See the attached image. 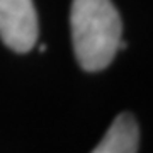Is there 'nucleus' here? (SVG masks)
<instances>
[{
	"label": "nucleus",
	"instance_id": "f257e3e1",
	"mask_svg": "<svg viewBox=\"0 0 153 153\" xmlns=\"http://www.w3.org/2000/svg\"><path fill=\"white\" fill-rule=\"evenodd\" d=\"M73 49L85 71L104 70L119 51L123 22L111 0H73L70 10Z\"/></svg>",
	"mask_w": 153,
	"mask_h": 153
},
{
	"label": "nucleus",
	"instance_id": "f03ea898",
	"mask_svg": "<svg viewBox=\"0 0 153 153\" xmlns=\"http://www.w3.org/2000/svg\"><path fill=\"white\" fill-rule=\"evenodd\" d=\"M39 34L33 0H0V39L16 53L34 48Z\"/></svg>",
	"mask_w": 153,
	"mask_h": 153
},
{
	"label": "nucleus",
	"instance_id": "7ed1b4c3",
	"mask_svg": "<svg viewBox=\"0 0 153 153\" xmlns=\"http://www.w3.org/2000/svg\"><path fill=\"white\" fill-rule=\"evenodd\" d=\"M140 131L136 119L128 112H123L114 119L104 138L90 153H136Z\"/></svg>",
	"mask_w": 153,
	"mask_h": 153
},
{
	"label": "nucleus",
	"instance_id": "20e7f679",
	"mask_svg": "<svg viewBox=\"0 0 153 153\" xmlns=\"http://www.w3.org/2000/svg\"><path fill=\"white\" fill-rule=\"evenodd\" d=\"M39 51H46V44H41L39 46Z\"/></svg>",
	"mask_w": 153,
	"mask_h": 153
}]
</instances>
